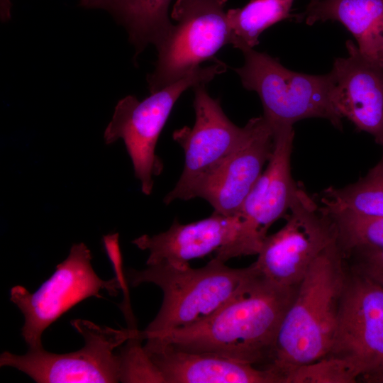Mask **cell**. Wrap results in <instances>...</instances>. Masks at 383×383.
I'll return each instance as SVG.
<instances>
[{
    "instance_id": "obj_16",
    "label": "cell",
    "mask_w": 383,
    "mask_h": 383,
    "mask_svg": "<svg viewBox=\"0 0 383 383\" xmlns=\"http://www.w3.org/2000/svg\"><path fill=\"white\" fill-rule=\"evenodd\" d=\"M294 131L274 138V148L264 172L246 196L238 214L266 238L269 228L286 217L301 187L291 174Z\"/></svg>"
},
{
    "instance_id": "obj_24",
    "label": "cell",
    "mask_w": 383,
    "mask_h": 383,
    "mask_svg": "<svg viewBox=\"0 0 383 383\" xmlns=\"http://www.w3.org/2000/svg\"><path fill=\"white\" fill-rule=\"evenodd\" d=\"M360 379L366 382L383 383V363L363 374Z\"/></svg>"
},
{
    "instance_id": "obj_25",
    "label": "cell",
    "mask_w": 383,
    "mask_h": 383,
    "mask_svg": "<svg viewBox=\"0 0 383 383\" xmlns=\"http://www.w3.org/2000/svg\"><path fill=\"white\" fill-rule=\"evenodd\" d=\"M11 0H0V18L1 21L6 22L11 19Z\"/></svg>"
},
{
    "instance_id": "obj_6",
    "label": "cell",
    "mask_w": 383,
    "mask_h": 383,
    "mask_svg": "<svg viewBox=\"0 0 383 383\" xmlns=\"http://www.w3.org/2000/svg\"><path fill=\"white\" fill-rule=\"evenodd\" d=\"M228 0H176L171 12L176 21L155 48L154 70L147 76L150 93L189 74L204 61H217L216 54L231 44L226 12Z\"/></svg>"
},
{
    "instance_id": "obj_13",
    "label": "cell",
    "mask_w": 383,
    "mask_h": 383,
    "mask_svg": "<svg viewBox=\"0 0 383 383\" xmlns=\"http://www.w3.org/2000/svg\"><path fill=\"white\" fill-rule=\"evenodd\" d=\"M346 47L348 57L336 59L329 72L333 106L383 150V65L362 55L353 41Z\"/></svg>"
},
{
    "instance_id": "obj_20",
    "label": "cell",
    "mask_w": 383,
    "mask_h": 383,
    "mask_svg": "<svg viewBox=\"0 0 383 383\" xmlns=\"http://www.w3.org/2000/svg\"><path fill=\"white\" fill-rule=\"evenodd\" d=\"M294 0H251L241 8L226 12L231 33V44L241 50L253 48L261 33L272 25L292 16Z\"/></svg>"
},
{
    "instance_id": "obj_14",
    "label": "cell",
    "mask_w": 383,
    "mask_h": 383,
    "mask_svg": "<svg viewBox=\"0 0 383 383\" xmlns=\"http://www.w3.org/2000/svg\"><path fill=\"white\" fill-rule=\"evenodd\" d=\"M273 148V134L265 121L247 145L196 182L184 200L202 198L215 212L225 216L238 215Z\"/></svg>"
},
{
    "instance_id": "obj_18",
    "label": "cell",
    "mask_w": 383,
    "mask_h": 383,
    "mask_svg": "<svg viewBox=\"0 0 383 383\" xmlns=\"http://www.w3.org/2000/svg\"><path fill=\"white\" fill-rule=\"evenodd\" d=\"M172 0H79L87 9L107 11L127 31L136 57L150 45L155 47L171 31L169 16Z\"/></svg>"
},
{
    "instance_id": "obj_1",
    "label": "cell",
    "mask_w": 383,
    "mask_h": 383,
    "mask_svg": "<svg viewBox=\"0 0 383 383\" xmlns=\"http://www.w3.org/2000/svg\"><path fill=\"white\" fill-rule=\"evenodd\" d=\"M297 287L277 286L260 274L204 321L147 339L144 347L170 346L265 367Z\"/></svg>"
},
{
    "instance_id": "obj_21",
    "label": "cell",
    "mask_w": 383,
    "mask_h": 383,
    "mask_svg": "<svg viewBox=\"0 0 383 383\" xmlns=\"http://www.w3.org/2000/svg\"><path fill=\"white\" fill-rule=\"evenodd\" d=\"M321 208L335 226L337 242L344 256L360 248L383 249V216H361Z\"/></svg>"
},
{
    "instance_id": "obj_5",
    "label": "cell",
    "mask_w": 383,
    "mask_h": 383,
    "mask_svg": "<svg viewBox=\"0 0 383 383\" xmlns=\"http://www.w3.org/2000/svg\"><path fill=\"white\" fill-rule=\"evenodd\" d=\"M220 60L199 67L179 81L139 101L128 95L115 106L112 119L106 126L104 138L109 145L121 138L133 162L135 176L140 181L142 192L150 194L152 177L160 174L162 164L155 153L160 133L172 109L184 91L198 84H207L226 72Z\"/></svg>"
},
{
    "instance_id": "obj_23",
    "label": "cell",
    "mask_w": 383,
    "mask_h": 383,
    "mask_svg": "<svg viewBox=\"0 0 383 383\" xmlns=\"http://www.w3.org/2000/svg\"><path fill=\"white\" fill-rule=\"evenodd\" d=\"M358 256L355 270L383 287V249L360 248L351 251Z\"/></svg>"
},
{
    "instance_id": "obj_11",
    "label": "cell",
    "mask_w": 383,
    "mask_h": 383,
    "mask_svg": "<svg viewBox=\"0 0 383 383\" xmlns=\"http://www.w3.org/2000/svg\"><path fill=\"white\" fill-rule=\"evenodd\" d=\"M264 238L239 215L225 216L213 211L206 218L182 224L175 220L165 232L143 235L133 243L149 251L146 265L165 264L182 267L189 261L215 251V258L257 255Z\"/></svg>"
},
{
    "instance_id": "obj_12",
    "label": "cell",
    "mask_w": 383,
    "mask_h": 383,
    "mask_svg": "<svg viewBox=\"0 0 383 383\" xmlns=\"http://www.w3.org/2000/svg\"><path fill=\"white\" fill-rule=\"evenodd\" d=\"M355 271L347 277L328 355L353 360L363 375L383 363V287Z\"/></svg>"
},
{
    "instance_id": "obj_8",
    "label": "cell",
    "mask_w": 383,
    "mask_h": 383,
    "mask_svg": "<svg viewBox=\"0 0 383 383\" xmlns=\"http://www.w3.org/2000/svg\"><path fill=\"white\" fill-rule=\"evenodd\" d=\"M71 325L84 339L80 350L55 354L42 348L20 355L4 352L0 365L14 367L38 383L121 382V360L113 350L128 341L130 328L117 330L80 318Z\"/></svg>"
},
{
    "instance_id": "obj_19",
    "label": "cell",
    "mask_w": 383,
    "mask_h": 383,
    "mask_svg": "<svg viewBox=\"0 0 383 383\" xmlns=\"http://www.w3.org/2000/svg\"><path fill=\"white\" fill-rule=\"evenodd\" d=\"M323 209L367 217L383 216V150L379 161L357 182L330 187L321 196Z\"/></svg>"
},
{
    "instance_id": "obj_22",
    "label": "cell",
    "mask_w": 383,
    "mask_h": 383,
    "mask_svg": "<svg viewBox=\"0 0 383 383\" xmlns=\"http://www.w3.org/2000/svg\"><path fill=\"white\" fill-rule=\"evenodd\" d=\"M362 373L353 360L328 355L295 368L287 375L284 383H353Z\"/></svg>"
},
{
    "instance_id": "obj_2",
    "label": "cell",
    "mask_w": 383,
    "mask_h": 383,
    "mask_svg": "<svg viewBox=\"0 0 383 383\" xmlns=\"http://www.w3.org/2000/svg\"><path fill=\"white\" fill-rule=\"evenodd\" d=\"M337 240L313 262L279 326L268 363L284 383L295 368L328 355L347 281Z\"/></svg>"
},
{
    "instance_id": "obj_9",
    "label": "cell",
    "mask_w": 383,
    "mask_h": 383,
    "mask_svg": "<svg viewBox=\"0 0 383 383\" xmlns=\"http://www.w3.org/2000/svg\"><path fill=\"white\" fill-rule=\"evenodd\" d=\"M195 122L174 131L173 139L184 150V167L164 202L184 200L190 188L247 145L265 123L263 116L252 118L244 127L235 125L224 113L218 99L212 98L206 84L193 87Z\"/></svg>"
},
{
    "instance_id": "obj_7",
    "label": "cell",
    "mask_w": 383,
    "mask_h": 383,
    "mask_svg": "<svg viewBox=\"0 0 383 383\" xmlns=\"http://www.w3.org/2000/svg\"><path fill=\"white\" fill-rule=\"evenodd\" d=\"M91 260V252L84 243L73 244L67 257L35 292L20 285L11 288L10 300L24 316L21 333L29 349L43 348L45 330L78 303L91 296L101 297V290L115 296L127 287L126 279H101Z\"/></svg>"
},
{
    "instance_id": "obj_17",
    "label": "cell",
    "mask_w": 383,
    "mask_h": 383,
    "mask_svg": "<svg viewBox=\"0 0 383 383\" xmlns=\"http://www.w3.org/2000/svg\"><path fill=\"white\" fill-rule=\"evenodd\" d=\"M308 25L336 21L354 36L362 55L383 65V0H320L298 16Z\"/></svg>"
},
{
    "instance_id": "obj_26",
    "label": "cell",
    "mask_w": 383,
    "mask_h": 383,
    "mask_svg": "<svg viewBox=\"0 0 383 383\" xmlns=\"http://www.w3.org/2000/svg\"><path fill=\"white\" fill-rule=\"evenodd\" d=\"M320 1V0H311V2H316V1Z\"/></svg>"
},
{
    "instance_id": "obj_4",
    "label": "cell",
    "mask_w": 383,
    "mask_h": 383,
    "mask_svg": "<svg viewBox=\"0 0 383 383\" xmlns=\"http://www.w3.org/2000/svg\"><path fill=\"white\" fill-rule=\"evenodd\" d=\"M240 51L244 64L235 71L244 88L258 94L264 110L262 116L273 138L293 131L296 122L308 118H326L342 128V118L333 104L330 73L296 72L267 53L253 48Z\"/></svg>"
},
{
    "instance_id": "obj_3",
    "label": "cell",
    "mask_w": 383,
    "mask_h": 383,
    "mask_svg": "<svg viewBox=\"0 0 383 383\" xmlns=\"http://www.w3.org/2000/svg\"><path fill=\"white\" fill-rule=\"evenodd\" d=\"M260 275L254 263L231 268L215 257L200 268L157 264L140 271L130 270L132 286L152 283L163 293L158 313L141 331L143 340L204 321Z\"/></svg>"
},
{
    "instance_id": "obj_10",
    "label": "cell",
    "mask_w": 383,
    "mask_h": 383,
    "mask_svg": "<svg viewBox=\"0 0 383 383\" xmlns=\"http://www.w3.org/2000/svg\"><path fill=\"white\" fill-rule=\"evenodd\" d=\"M285 218V225L264 239L254 264L272 283L296 288L316 258L337 240V230L302 187Z\"/></svg>"
},
{
    "instance_id": "obj_27",
    "label": "cell",
    "mask_w": 383,
    "mask_h": 383,
    "mask_svg": "<svg viewBox=\"0 0 383 383\" xmlns=\"http://www.w3.org/2000/svg\"><path fill=\"white\" fill-rule=\"evenodd\" d=\"M382 63H383V56H382Z\"/></svg>"
},
{
    "instance_id": "obj_15",
    "label": "cell",
    "mask_w": 383,
    "mask_h": 383,
    "mask_svg": "<svg viewBox=\"0 0 383 383\" xmlns=\"http://www.w3.org/2000/svg\"><path fill=\"white\" fill-rule=\"evenodd\" d=\"M144 349L163 383H282L269 368H258L214 354L187 352L170 346Z\"/></svg>"
}]
</instances>
